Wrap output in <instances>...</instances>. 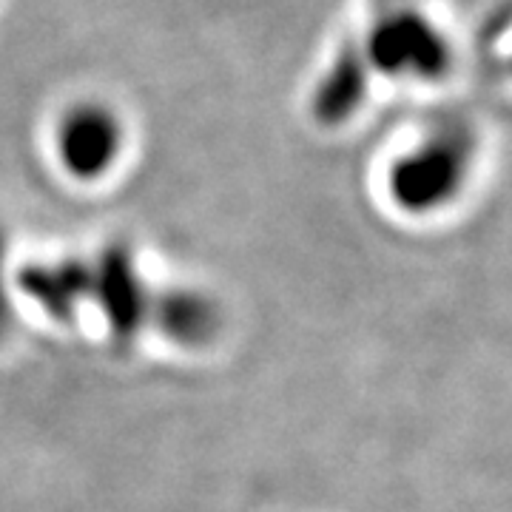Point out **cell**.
Here are the masks:
<instances>
[{
	"instance_id": "cell-1",
	"label": "cell",
	"mask_w": 512,
	"mask_h": 512,
	"mask_svg": "<svg viewBox=\"0 0 512 512\" xmlns=\"http://www.w3.org/2000/svg\"><path fill=\"white\" fill-rule=\"evenodd\" d=\"M476 163V134L464 123H441L396 157L387 194L404 214L424 217L458 200Z\"/></svg>"
},
{
	"instance_id": "cell-2",
	"label": "cell",
	"mask_w": 512,
	"mask_h": 512,
	"mask_svg": "<svg viewBox=\"0 0 512 512\" xmlns=\"http://www.w3.org/2000/svg\"><path fill=\"white\" fill-rule=\"evenodd\" d=\"M362 55L373 74L419 83H436L456 63L450 37L436 26V20L413 6L387 9L373 20Z\"/></svg>"
},
{
	"instance_id": "cell-3",
	"label": "cell",
	"mask_w": 512,
	"mask_h": 512,
	"mask_svg": "<svg viewBox=\"0 0 512 512\" xmlns=\"http://www.w3.org/2000/svg\"><path fill=\"white\" fill-rule=\"evenodd\" d=\"M126 146V126L120 114L97 100L74 103L60 114L55 128V151L63 171L94 183L117 165Z\"/></svg>"
},
{
	"instance_id": "cell-4",
	"label": "cell",
	"mask_w": 512,
	"mask_h": 512,
	"mask_svg": "<svg viewBox=\"0 0 512 512\" xmlns=\"http://www.w3.org/2000/svg\"><path fill=\"white\" fill-rule=\"evenodd\" d=\"M151 299L126 245H109L92 262V302L106 316L111 339L128 345L151 316Z\"/></svg>"
},
{
	"instance_id": "cell-5",
	"label": "cell",
	"mask_w": 512,
	"mask_h": 512,
	"mask_svg": "<svg viewBox=\"0 0 512 512\" xmlns=\"http://www.w3.org/2000/svg\"><path fill=\"white\" fill-rule=\"evenodd\" d=\"M370 66H367L362 46L345 43L328 66L319 74L311 92V114L325 128L345 126L353 120L370 94Z\"/></svg>"
},
{
	"instance_id": "cell-6",
	"label": "cell",
	"mask_w": 512,
	"mask_h": 512,
	"mask_svg": "<svg viewBox=\"0 0 512 512\" xmlns=\"http://www.w3.org/2000/svg\"><path fill=\"white\" fill-rule=\"evenodd\" d=\"M20 288L52 319L69 322L92 302V262L60 259L52 265H26L20 271Z\"/></svg>"
},
{
	"instance_id": "cell-7",
	"label": "cell",
	"mask_w": 512,
	"mask_h": 512,
	"mask_svg": "<svg viewBox=\"0 0 512 512\" xmlns=\"http://www.w3.org/2000/svg\"><path fill=\"white\" fill-rule=\"evenodd\" d=\"M163 336L185 348H202L217 339L222 325L220 308L200 291L154 293L151 299V316H148Z\"/></svg>"
},
{
	"instance_id": "cell-8",
	"label": "cell",
	"mask_w": 512,
	"mask_h": 512,
	"mask_svg": "<svg viewBox=\"0 0 512 512\" xmlns=\"http://www.w3.org/2000/svg\"><path fill=\"white\" fill-rule=\"evenodd\" d=\"M6 254H9V239L0 225V339L12 328V299H9V285H6Z\"/></svg>"
}]
</instances>
